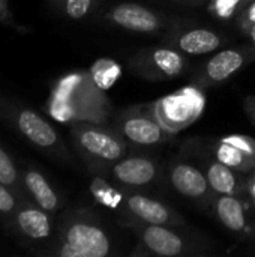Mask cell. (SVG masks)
<instances>
[{
	"label": "cell",
	"mask_w": 255,
	"mask_h": 257,
	"mask_svg": "<svg viewBox=\"0 0 255 257\" xmlns=\"http://www.w3.org/2000/svg\"><path fill=\"white\" fill-rule=\"evenodd\" d=\"M111 239L99 220L89 214L68 217L59 233V245L51 254L60 257H107L111 254Z\"/></svg>",
	"instance_id": "6da1fadb"
},
{
	"label": "cell",
	"mask_w": 255,
	"mask_h": 257,
	"mask_svg": "<svg viewBox=\"0 0 255 257\" xmlns=\"http://www.w3.org/2000/svg\"><path fill=\"white\" fill-rule=\"evenodd\" d=\"M71 136L78 154L92 169H107L126 155V139L114 126L77 122L71 126Z\"/></svg>",
	"instance_id": "7a4b0ae2"
},
{
	"label": "cell",
	"mask_w": 255,
	"mask_h": 257,
	"mask_svg": "<svg viewBox=\"0 0 255 257\" xmlns=\"http://www.w3.org/2000/svg\"><path fill=\"white\" fill-rule=\"evenodd\" d=\"M0 120L36 148L62 155L63 143L57 131L35 110L0 95Z\"/></svg>",
	"instance_id": "3957f363"
},
{
	"label": "cell",
	"mask_w": 255,
	"mask_h": 257,
	"mask_svg": "<svg viewBox=\"0 0 255 257\" xmlns=\"http://www.w3.org/2000/svg\"><path fill=\"white\" fill-rule=\"evenodd\" d=\"M114 128L131 143L138 146H153L165 142L170 131H167L155 114L153 104L137 105L122 111Z\"/></svg>",
	"instance_id": "277c9868"
},
{
	"label": "cell",
	"mask_w": 255,
	"mask_h": 257,
	"mask_svg": "<svg viewBox=\"0 0 255 257\" xmlns=\"http://www.w3.org/2000/svg\"><path fill=\"white\" fill-rule=\"evenodd\" d=\"M131 68L146 80H168L182 74L186 66L185 57L173 48H144L131 57Z\"/></svg>",
	"instance_id": "5b68a950"
},
{
	"label": "cell",
	"mask_w": 255,
	"mask_h": 257,
	"mask_svg": "<svg viewBox=\"0 0 255 257\" xmlns=\"http://www.w3.org/2000/svg\"><path fill=\"white\" fill-rule=\"evenodd\" d=\"M153 108L161 125L170 133H177L197 119L201 111V99L189 92H177L153 102Z\"/></svg>",
	"instance_id": "8992f818"
},
{
	"label": "cell",
	"mask_w": 255,
	"mask_h": 257,
	"mask_svg": "<svg viewBox=\"0 0 255 257\" xmlns=\"http://www.w3.org/2000/svg\"><path fill=\"white\" fill-rule=\"evenodd\" d=\"M137 232L141 248L137 254L176 257L185 254L186 251V242L174 230H171L170 226L138 223Z\"/></svg>",
	"instance_id": "52a82bcc"
},
{
	"label": "cell",
	"mask_w": 255,
	"mask_h": 257,
	"mask_svg": "<svg viewBox=\"0 0 255 257\" xmlns=\"http://www.w3.org/2000/svg\"><path fill=\"white\" fill-rule=\"evenodd\" d=\"M171 187L183 197L195 200L201 205L212 203L215 193L212 191L207 176L192 164L174 163L168 170Z\"/></svg>",
	"instance_id": "ba28073f"
},
{
	"label": "cell",
	"mask_w": 255,
	"mask_h": 257,
	"mask_svg": "<svg viewBox=\"0 0 255 257\" xmlns=\"http://www.w3.org/2000/svg\"><path fill=\"white\" fill-rule=\"evenodd\" d=\"M123 211L138 223L144 224H161L176 226L180 224V217L159 200L150 199L146 194L131 193L122 202Z\"/></svg>",
	"instance_id": "9c48e42d"
},
{
	"label": "cell",
	"mask_w": 255,
	"mask_h": 257,
	"mask_svg": "<svg viewBox=\"0 0 255 257\" xmlns=\"http://www.w3.org/2000/svg\"><path fill=\"white\" fill-rule=\"evenodd\" d=\"M105 20L138 33H153L161 29L159 15L138 3H119L105 14Z\"/></svg>",
	"instance_id": "30bf717a"
},
{
	"label": "cell",
	"mask_w": 255,
	"mask_h": 257,
	"mask_svg": "<svg viewBox=\"0 0 255 257\" xmlns=\"http://www.w3.org/2000/svg\"><path fill=\"white\" fill-rule=\"evenodd\" d=\"M113 178L126 187H149L159 176L158 164L146 157L122 158L111 167Z\"/></svg>",
	"instance_id": "8fae6325"
},
{
	"label": "cell",
	"mask_w": 255,
	"mask_h": 257,
	"mask_svg": "<svg viewBox=\"0 0 255 257\" xmlns=\"http://www.w3.org/2000/svg\"><path fill=\"white\" fill-rule=\"evenodd\" d=\"M14 221L26 238L42 241L51 236V218L41 206H35L27 200H21L14 214Z\"/></svg>",
	"instance_id": "7c38bea8"
},
{
	"label": "cell",
	"mask_w": 255,
	"mask_h": 257,
	"mask_svg": "<svg viewBox=\"0 0 255 257\" xmlns=\"http://www.w3.org/2000/svg\"><path fill=\"white\" fill-rule=\"evenodd\" d=\"M245 65V54L237 50H224L215 54L198 75L200 86H210L221 83L231 77Z\"/></svg>",
	"instance_id": "4fadbf2b"
},
{
	"label": "cell",
	"mask_w": 255,
	"mask_h": 257,
	"mask_svg": "<svg viewBox=\"0 0 255 257\" xmlns=\"http://www.w3.org/2000/svg\"><path fill=\"white\" fill-rule=\"evenodd\" d=\"M23 184L26 187L27 194L35 200L38 206H41L48 214H54L59 211L60 206L59 196L39 170L27 169L23 176Z\"/></svg>",
	"instance_id": "5bb4252c"
},
{
	"label": "cell",
	"mask_w": 255,
	"mask_h": 257,
	"mask_svg": "<svg viewBox=\"0 0 255 257\" xmlns=\"http://www.w3.org/2000/svg\"><path fill=\"white\" fill-rule=\"evenodd\" d=\"M206 176H207L212 191L216 196H222V194L237 196L245 190V185H246L240 172L228 167L227 164L218 160L207 166Z\"/></svg>",
	"instance_id": "9a60e30c"
},
{
	"label": "cell",
	"mask_w": 255,
	"mask_h": 257,
	"mask_svg": "<svg viewBox=\"0 0 255 257\" xmlns=\"http://www.w3.org/2000/svg\"><path fill=\"white\" fill-rule=\"evenodd\" d=\"M218 220L231 232H242L246 224L243 203L233 194H222L213 200Z\"/></svg>",
	"instance_id": "2e32d148"
},
{
	"label": "cell",
	"mask_w": 255,
	"mask_h": 257,
	"mask_svg": "<svg viewBox=\"0 0 255 257\" xmlns=\"http://www.w3.org/2000/svg\"><path fill=\"white\" fill-rule=\"evenodd\" d=\"M221 36L209 29H192L177 39V47L188 54L200 56L216 50L221 45Z\"/></svg>",
	"instance_id": "e0dca14e"
},
{
	"label": "cell",
	"mask_w": 255,
	"mask_h": 257,
	"mask_svg": "<svg viewBox=\"0 0 255 257\" xmlns=\"http://www.w3.org/2000/svg\"><path fill=\"white\" fill-rule=\"evenodd\" d=\"M213 154L218 161L227 164L228 167L240 173H249L255 170V158L252 155L246 154L245 151L228 142H224L222 139L215 145Z\"/></svg>",
	"instance_id": "ac0fdd59"
},
{
	"label": "cell",
	"mask_w": 255,
	"mask_h": 257,
	"mask_svg": "<svg viewBox=\"0 0 255 257\" xmlns=\"http://www.w3.org/2000/svg\"><path fill=\"white\" fill-rule=\"evenodd\" d=\"M0 182L6 185L17 197H20L21 200H27L26 199L27 191L24 184H21L18 169L14 164L9 154L2 146H0Z\"/></svg>",
	"instance_id": "d6986e66"
},
{
	"label": "cell",
	"mask_w": 255,
	"mask_h": 257,
	"mask_svg": "<svg viewBox=\"0 0 255 257\" xmlns=\"http://www.w3.org/2000/svg\"><path fill=\"white\" fill-rule=\"evenodd\" d=\"M48 3L65 18L78 21L86 18L93 11L98 0H48Z\"/></svg>",
	"instance_id": "ffe728a7"
},
{
	"label": "cell",
	"mask_w": 255,
	"mask_h": 257,
	"mask_svg": "<svg viewBox=\"0 0 255 257\" xmlns=\"http://www.w3.org/2000/svg\"><path fill=\"white\" fill-rule=\"evenodd\" d=\"M120 74V69L116 62L113 60H98L93 68L90 69V77L93 83L99 87V90H105L113 86V83L117 80Z\"/></svg>",
	"instance_id": "44dd1931"
},
{
	"label": "cell",
	"mask_w": 255,
	"mask_h": 257,
	"mask_svg": "<svg viewBox=\"0 0 255 257\" xmlns=\"http://www.w3.org/2000/svg\"><path fill=\"white\" fill-rule=\"evenodd\" d=\"M90 190H92L95 199H96L99 203H102V205H105V206H111V208H116V206H117L116 197H119V194H117L111 187H108L102 179H99V178L95 179V181L92 182Z\"/></svg>",
	"instance_id": "7402d4cb"
},
{
	"label": "cell",
	"mask_w": 255,
	"mask_h": 257,
	"mask_svg": "<svg viewBox=\"0 0 255 257\" xmlns=\"http://www.w3.org/2000/svg\"><path fill=\"white\" fill-rule=\"evenodd\" d=\"M0 23H2L3 26L9 27V29H12V30L20 32V33H29V32H30L26 26L20 24V23L15 20V17H14V14H12V11H11L9 0H0Z\"/></svg>",
	"instance_id": "603a6c76"
},
{
	"label": "cell",
	"mask_w": 255,
	"mask_h": 257,
	"mask_svg": "<svg viewBox=\"0 0 255 257\" xmlns=\"http://www.w3.org/2000/svg\"><path fill=\"white\" fill-rule=\"evenodd\" d=\"M17 206H18L17 196L6 185H3L0 182V214L6 215V217H9V215L14 217Z\"/></svg>",
	"instance_id": "cb8c5ba5"
},
{
	"label": "cell",
	"mask_w": 255,
	"mask_h": 257,
	"mask_svg": "<svg viewBox=\"0 0 255 257\" xmlns=\"http://www.w3.org/2000/svg\"><path fill=\"white\" fill-rule=\"evenodd\" d=\"M242 0H212L210 12L219 18H230Z\"/></svg>",
	"instance_id": "d4e9b609"
},
{
	"label": "cell",
	"mask_w": 255,
	"mask_h": 257,
	"mask_svg": "<svg viewBox=\"0 0 255 257\" xmlns=\"http://www.w3.org/2000/svg\"><path fill=\"white\" fill-rule=\"evenodd\" d=\"M222 140L240 148L242 151H245L246 154L252 155L255 158V140L252 137H249V136H225V137H222Z\"/></svg>",
	"instance_id": "484cf974"
},
{
	"label": "cell",
	"mask_w": 255,
	"mask_h": 257,
	"mask_svg": "<svg viewBox=\"0 0 255 257\" xmlns=\"http://www.w3.org/2000/svg\"><path fill=\"white\" fill-rule=\"evenodd\" d=\"M240 26L245 30H248V32L255 26V0L248 8H245V11L242 12V15H240Z\"/></svg>",
	"instance_id": "4316f807"
},
{
	"label": "cell",
	"mask_w": 255,
	"mask_h": 257,
	"mask_svg": "<svg viewBox=\"0 0 255 257\" xmlns=\"http://www.w3.org/2000/svg\"><path fill=\"white\" fill-rule=\"evenodd\" d=\"M245 111L249 116V119L252 120V123H255V95L246 98V101H245Z\"/></svg>",
	"instance_id": "83f0119b"
},
{
	"label": "cell",
	"mask_w": 255,
	"mask_h": 257,
	"mask_svg": "<svg viewBox=\"0 0 255 257\" xmlns=\"http://www.w3.org/2000/svg\"><path fill=\"white\" fill-rule=\"evenodd\" d=\"M249 32H251V36L254 38V41H255V26L251 29V30H249Z\"/></svg>",
	"instance_id": "f1b7e54d"
},
{
	"label": "cell",
	"mask_w": 255,
	"mask_h": 257,
	"mask_svg": "<svg viewBox=\"0 0 255 257\" xmlns=\"http://www.w3.org/2000/svg\"><path fill=\"white\" fill-rule=\"evenodd\" d=\"M254 193H255V187H254Z\"/></svg>",
	"instance_id": "f546056e"
}]
</instances>
